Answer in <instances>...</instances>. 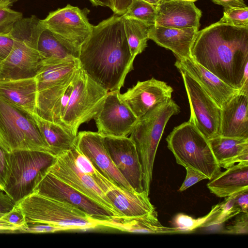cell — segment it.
Listing matches in <instances>:
<instances>
[{"label":"cell","instance_id":"cell-1","mask_svg":"<svg viewBox=\"0 0 248 248\" xmlns=\"http://www.w3.org/2000/svg\"><path fill=\"white\" fill-rule=\"evenodd\" d=\"M81 68L108 92L120 90L133 62L122 16L114 15L93 27L81 46L78 57Z\"/></svg>","mask_w":248,"mask_h":248},{"label":"cell","instance_id":"cell-2","mask_svg":"<svg viewBox=\"0 0 248 248\" xmlns=\"http://www.w3.org/2000/svg\"><path fill=\"white\" fill-rule=\"evenodd\" d=\"M190 58L239 91L248 67V28L218 21L198 31Z\"/></svg>","mask_w":248,"mask_h":248},{"label":"cell","instance_id":"cell-3","mask_svg":"<svg viewBox=\"0 0 248 248\" xmlns=\"http://www.w3.org/2000/svg\"><path fill=\"white\" fill-rule=\"evenodd\" d=\"M44 29L41 19L34 15L15 23L11 31L13 46L0 69V79L35 77L43 64L38 44Z\"/></svg>","mask_w":248,"mask_h":248},{"label":"cell","instance_id":"cell-4","mask_svg":"<svg viewBox=\"0 0 248 248\" xmlns=\"http://www.w3.org/2000/svg\"><path fill=\"white\" fill-rule=\"evenodd\" d=\"M180 111V107L171 98L165 100L140 118L130 133L141 165L143 189L148 195L159 143L169 119Z\"/></svg>","mask_w":248,"mask_h":248},{"label":"cell","instance_id":"cell-5","mask_svg":"<svg viewBox=\"0 0 248 248\" xmlns=\"http://www.w3.org/2000/svg\"><path fill=\"white\" fill-rule=\"evenodd\" d=\"M166 140L177 164L201 172L209 180L221 172L208 140L189 120L174 127Z\"/></svg>","mask_w":248,"mask_h":248},{"label":"cell","instance_id":"cell-6","mask_svg":"<svg viewBox=\"0 0 248 248\" xmlns=\"http://www.w3.org/2000/svg\"><path fill=\"white\" fill-rule=\"evenodd\" d=\"M27 222H40L65 227L73 230L99 227L95 219L67 203L32 192L17 202Z\"/></svg>","mask_w":248,"mask_h":248},{"label":"cell","instance_id":"cell-7","mask_svg":"<svg viewBox=\"0 0 248 248\" xmlns=\"http://www.w3.org/2000/svg\"><path fill=\"white\" fill-rule=\"evenodd\" d=\"M0 143L8 153L36 150L52 154L32 115L0 97Z\"/></svg>","mask_w":248,"mask_h":248},{"label":"cell","instance_id":"cell-8","mask_svg":"<svg viewBox=\"0 0 248 248\" xmlns=\"http://www.w3.org/2000/svg\"><path fill=\"white\" fill-rule=\"evenodd\" d=\"M56 156L36 150H16L10 153V171L3 191L16 203L31 194L38 176L53 164Z\"/></svg>","mask_w":248,"mask_h":248},{"label":"cell","instance_id":"cell-9","mask_svg":"<svg viewBox=\"0 0 248 248\" xmlns=\"http://www.w3.org/2000/svg\"><path fill=\"white\" fill-rule=\"evenodd\" d=\"M108 92L80 67L62 120L63 126L77 136L80 125L96 116Z\"/></svg>","mask_w":248,"mask_h":248},{"label":"cell","instance_id":"cell-10","mask_svg":"<svg viewBox=\"0 0 248 248\" xmlns=\"http://www.w3.org/2000/svg\"><path fill=\"white\" fill-rule=\"evenodd\" d=\"M90 10L67 4L50 12L41 22L44 28L67 47L79 54L82 45L89 37L93 26L87 17Z\"/></svg>","mask_w":248,"mask_h":248},{"label":"cell","instance_id":"cell-11","mask_svg":"<svg viewBox=\"0 0 248 248\" xmlns=\"http://www.w3.org/2000/svg\"><path fill=\"white\" fill-rule=\"evenodd\" d=\"M45 197L67 203L95 219L116 216L112 212L83 195L46 170L37 177L33 192Z\"/></svg>","mask_w":248,"mask_h":248},{"label":"cell","instance_id":"cell-12","mask_svg":"<svg viewBox=\"0 0 248 248\" xmlns=\"http://www.w3.org/2000/svg\"><path fill=\"white\" fill-rule=\"evenodd\" d=\"M182 77L190 108L189 120L207 139L220 135L221 108L187 73L178 68Z\"/></svg>","mask_w":248,"mask_h":248},{"label":"cell","instance_id":"cell-13","mask_svg":"<svg viewBox=\"0 0 248 248\" xmlns=\"http://www.w3.org/2000/svg\"><path fill=\"white\" fill-rule=\"evenodd\" d=\"M71 149L57 155L47 170L116 216H120L111 202L93 179L77 167Z\"/></svg>","mask_w":248,"mask_h":248},{"label":"cell","instance_id":"cell-14","mask_svg":"<svg viewBox=\"0 0 248 248\" xmlns=\"http://www.w3.org/2000/svg\"><path fill=\"white\" fill-rule=\"evenodd\" d=\"M120 94V90L108 92L94 118L97 132L103 136L127 137L139 120Z\"/></svg>","mask_w":248,"mask_h":248},{"label":"cell","instance_id":"cell-15","mask_svg":"<svg viewBox=\"0 0 248 248\" xmlns=\"http://www.w3.org/2000/svg\"><path fill=\"white\" fill-rule=\"evenodd\" d=\"M106 149L116 168L132 188L141 193L143 172L134 141L127 137L103 136Z\"/></svg>","mask_w":248,"mask_h":248},{"label":"cell","instance_id":"cell-16","mask_svg":"<svg viewBox=\"0 0 248 248\" xmlns=\"http://www.w3.org/2000/svg\"><path fill=\"white\" fill-rule=\"evenodd\" d=\"M75 146L107 179L119 186L135 191L114 164L105 147L103 136L97 132L80 131L77 134Z\"/></svg>","mask_w":248,"mask_h":248},{"label":"cell","instance_id":"cell-17","mask_svg":"<svg viewBox=\"0 0 248 248\" xmlns=\"http://www.w3.org/2000/svg\"><path fill=\"white\" fill-rule=\"evenodd\" d=\"M173 91L166 82L152 78L138 81L120 96L139 119L158 104L171 98Z\"/></svg>","mask_w":248,"mask_h":248},{"label":"cell","instance_id":"cell-18","mask_svg":"<svg viewBox=\"0 0 248 248\" xmlns=\"http://www.w3.org/2000/svg\"><path fill=\"white\" fill-rule=\"evenodd\" d=\"M78 70L63 81L38 92L37 115L63 126L62 120L74 87Z\"/></svg>","mask_w":248,"mask_h":248},{"label":"cell","instance_id":"cell-19","mask_svg":"<svg viewBox=\"0 0 248 248\" xmlns=\"http://www.w3.org/2000/svg\"><path fill=\"white\" fill-rule=\"evenodd\" d=\"M174 65L187 73L221 108L239 90L227 84L191 58L178 59Z\"/></svg>","mask_w":248,"mask_h":248},{"label":"cell","instance_id":"cell-20","mask_svg":"<svg viewBox=\"0 0 248 248\" xmlns=\"http://www.w3.org/2000/svg\"><path fill=\"white\" fill-rule=\"evenodd\" d=\"M154 25L199 30L202 11L194 2L179 0H162L156 6Z\"/></svg>","mask_w":248,"mask_h":248},{"label":"cell","instance_id":"cell-21","mask_svg":"<svg viewBox=\"0 0 248 248\" xmlns=\"http://www.w3.org/2000/svg\"><path fill=\"white\" fill-rule=\"evenodd\" d=\"M220 135L248 139V94L239 92L221 108Z\"/></svg>","mask_w":248,"mask_h":248},{"label":"cell","instance_id":"cell-22","mask_svg":"<svg viewBox=\"0 0 248 248\" xmlns=\"http://www.w3.org/2000/svg\"><path fill=\"white\" fill-rule=\"evenodd\" d=\"M157 212L144 215L125 217L113 216L104 219H95L99 227L115 229L122 232L151 234L182 233L175 227L163 226L158 219Z\"/></svg>","mask_w":248,"mask_h":248},{"label":"cell","instance_id":"cell-23","mask_svg":"<svg viewBox=\"0 0 248 248\" xmlns=\"http://www.w3.org/2000/svg\"><path fill=\"white\" fill-rule=\"evenodd\" d=\"M195 28L177 29L153 25L148 39L171 50L178 59L190 58V50L197 32Z\"/></svg>","mask_w":248,"mask_h":248},{"label":"cell","instance_id":"cell-24","mask_svg":"<svg viewBox=\"0 0 248 248\" xmlns=\"http://www.w3.org/2000/svg\"><path fill=\"white\" fill-rule=\"evenodd\" d=\"M38 88L35 77L0 79V97L30 114L36 113Z\"/></svg>","mask_w":248,"mask_h":248},{"label":"cell","instance_id":"cell-25","mask_svg":"<svg viewBox=\"0 0 248 248\" xmlns=\"http://www.w3.org/2000/svg\"><path fill=\"white\" fill-rule=\"evenodd\" d=\"M105 194L120 216L138 217L156 211L145 191L139 193L116 186Z\"/></svg>","mask_w":248,"mask_h":248},{"label":"cell","instance_id":"cell-26","mask_svg":"<svg viewBox=\"0 0 248 248\" xmlns=\"http://www.w3.org/2000/svg\"><path fill=\"white\" fill-rule=\"evenodd\" d=\"M226 169L207 184L211 193L226 198L248 189V162H239Z\"/></svg>","mask_w":248,"mask_h":248},{"label":"cell","instance_id":"cell-27","mask_svg":"<svg viewBox=\"0 0 248 248\" xmlns=\"http://www.w3.org/2000/svg\"><path fill=\"white\" fill-rule=\"evenodd\" d=\"M208 141L220 168L227 169L235 163L248 162V139L219 135Z\"/></svg>","mask_w":248,"mask_h":248},{"label":"cell","instance_id":"cell-28","mask_svg":"<svg viewBox=\"0 0 248 248\" xmlns=\"http://www.w3.org/2000/svg\"><path fill=\"white\" fill-rule=\"evenodd\" d=\"M31 115L52 154L57 155L75 146L77 136L67 129L42 118L36 113Z\"/></svg>","mask_w":248,"mask_h":248},{"label":"cell","instance_id":"cell-29","mask_svg":"<svg viewBox=\"0 0 248 248\" xmlns=\"http://www.w3.org/2000/svg\"><path fill=\"white\" fill-rule=\"evenodd\" d=\"M80 67L78 58L43 63L35 77L38 92L63 81Z\"/></svg>","mask_w":248,"mask_h":248},{"label":"cell","instance_id":"cell-30","mask_svg":"<svg viewBox=\"0 0 248 248\" xmlns=\"http://www.w3.org/2000/svg\"><path fill=\"white\" fill-rule=\"evenodd\" d=\"M38 48L43 63L78 57V54L67 47L45 28L40 36Z\"/></svg>","mask_w":248,"mask_h":248},{"label":"cell","instance_id":"cell-31","mask_svg":"<svg viewBox=\"0 0 248 248\" xmlns=\"http://www.w3.org/2000/svg\"><path fill=\"white\" fill-rule=\"evenodd\" d=\"M124 30L132 58L147 46L150 26L134 18L122 16Z\"/></svg>","mask_w":248,"mask_h":248},{"label":"cell","instance_id":"cell-32","mask_svg":"<svg viewBox=\"0 0 248 248\" xmlns=\"http://www.w3.org/2000/svg\"><path fill=\"white\" fill-rule=\"evenodd\" d=\"M71 150L77 167L90 176L105 194L117 186L98 171L88 158L78 151L76 146Z\"/></svg>","mask_w":248,"mask_h":248},{"label":"cell","instance_id":"cell-33","mask_svg":"<svg viewBox=\"0 0 248 248\" xmlns=\"http://www.w3.org/2000/svg\"><path fill=\"white\" fill-rule=\"evenodd\" d=\"M122 16L135 18L152 26L155 24L156 17V6L143 0H133Z\"/></svg>","mask_w":248,"mask_h":248},{"label":"cell","instance_id":"cell-34","mask_svg":"<svg viewBox=\"0 0 248 248\" xmlns=\"http://www.w3.org/2000/svg\"><path fill=\"white\" fill-rule=\"evenodd\" d=\"M214 206V214L211 219L207 223L206 227L221 224L241 213V209L234 203V194L226 197L222 202Z\"/></svg>","mask_w":248,"mask_h":248},{"label":"cell","instance_id":"cell-35","mask_svg":"<svg viewBox=\"0 0 248 248\" xmlns=\"http://www.w3.org/2000/svg\"><path fill=\"white\" fill-rule=\"evenodd\" d=\"M214 212V207L205 216L194 218L182 213L176 215L173 218L171 224L183 233L191 232L198 228L206 227L207 223L211 220Z\"/></svg>","mask_w":248,"mask_h":248},{"label":"cell","instance_id":"cell-36","mask_svg":"<svg viewBox=\"0 0 248 248\" xmlns=\"http://www.w3.org/2000/svg\"><path fill=\"white\" fill-rule=\"evenodd\" d=\"M219 21L232 25L248 28V7L224 8Z\"/></svg>","mask_w":248,"mask_h":248},{"label":"cell","instance_id":"cell-37","mask_svg":"<svg viewBox=\"0 0 248 248\" xmlns=\"http://www.w3.org/2000/svg\"><path fill=\"white\" fill-rule=\"evenodd\" d=\"M8 6H0V34L11 33L14 25L21 19L23 14Z\"/></svg>","mask_w":248,"mask_h":248},{"label":"cell","instance_id":"cell-38","mask_svg":"<svg viewBox=\"0 0 248 248\" xmlns=\"http://www.w3.org/2000/svg\"><path fill=\"white\" fill-rule=\"evenodd\" d=\"M71 231L65 227L40 222H27L26 225L20 227L17 232L29 233H53L62 231Z\"/></svg>","mask_w":248,"mask_h":248},{"label":"cell","instance_id":"cell-39","mask_svg":"<svg viewBox=\"0 0 248 248\" xmlns=\"http://www.w3.org/2000/svg\"><path fill=\"white\" fill-rule=\"evenodd\" d=\"M222 232L232 234H248V213H241L232 224L224 228Z\"/></svg>","mask_w":248,"mask_h":248},{"label":"cell","instance_id":"cell-40","mask_svg":"<svg viewBox=\"0 0 248 248\" xmlns=\"http://www.w3.org/2000/svg\"><path fill=\"white\" fill-rule=\"evenodd\" d=\"M9 155L0 143V186L3 191L10 171Z\"/></svg>","mask_w":248,"mask_h":248},{"label":"cell","instance_id":"cell-41","mask_svg":"<svg viewBox=\"0 0 248 248\" xmlns=\"http://www.w3.org/2000/svg\"><path fill=\"white\" fill-rule=\"evenodd\" d=\"M1 218L18 227L25 225L27 223L24 213L16 204L14 209L5 214Z\"/></svg>","mask_w":248,"mask_h":248},{"label":"cell","instance_id":"cell-42","mask_svg":"<svg viewBox=\"0 0 248 248\" xmlns=\"http://www.w3.org/2000/svg\"><path fill=\"white\" fill-rule=\"evenodd\" d=\"M185 168L186 170V177L179 189L180 192L185 191L201 180L207 179L204 175L197 170L188 167Z\"/></svg>","mask_w":248,"mask_h":248},{"label":"cell","instance_id":"cell-43","mask_svg":"<svg viewBox=\"0 0 248 248\" xmlns=\"http://www.w3.org/2000/svg\"><path fill=\"white\" fill-rule=\"evenodd\" d=\"M13 46L11 33L0 34V69L3 62L9 55Z\"/></svg>","mask_w":248,"mask_h":248},{"label":"cell","instance_id":"cell-44","mask_svg":"<svg viewBox=\"0 0 248 248\" xmlns=\"http://www.w3.org/2000/svg\"><path fill=\"white\" fill-rule=\"evenodd\" d=\"M16 203L8 194L0 190V218L14 209Z\"/></svg>","mask_w":248,"mask_h":248},{"label":"cell","instance_id":"cell-45","mask_svg":"<svg viewBox=\"0 0 248 248\" xmlns=\"http://www.w3.org/2000/svg\"><path fill=\"white\" fill-rule=\"evenodd\" d=\"M109 8L115 15L122 16L124 15L133 0H108Z\"/></svg>","mask_w":248,"mask_h":248},{"label":"cell","instance_id":"cell-46","mask_svg":"<svg viewBox=\"0 0 248 248\" xmlns=\"http://www.w3.org/2000/svg\"><path fill=\"white\" fill-rule=\"evenodd\" d=\"M234 201L241 213H248V189L234 194Z\"/></svg>","mask_w":248,"mask_h":248},{"label":"cell","instance_id":"cell-47","mask_svg":"<svg viewBox=\"0 0 248 248\" xmlns=\"http://www.w3.org/2000/svg\"><path fill=\"white\" fill-rule=\"evenodd\" d=\"M215 3L224 8L246 7L244 0H212Z\"/></svg>","mask_w":248,"mask_h":248},{"label":"cell","instance_id":"cell-48","mask_svg":"<svg viewBox=\"0 0 248 248\" xmlns=\"http://www.w3.org/2000/svg\"><path fill=\"white\" fill-rule=\"evenodd\" d=\"M20 227L15 226L0 218V233L17 232Z\"/></svg>","mask_w":248,"mask_h":248},{"label":"cell","instance_id":"cell-49","mask_svg":"<svg viewBox=\"0 0 248 248\" xmlns=\"http://www.w3.org/2000/svg\"><path fill=\"white\" fill-rule=\"evenodd\" d=\"M93 6H103L109 7V3L108 0H89Z\"/></svg>","mask_w":248,"mask_h":248},{"label":"cell","instance_id":"cell-50","mask_svg":"<svg viewBox=\"0 0 248 248\" xmlns=\"http://www.w3.org/2000/svg\"><path fill=\"white\" fill-rule=\"evenodd\" d=\"M155 6L158 5L162 0H143Z\"/></svg>","mask_w":248,"mask_h":248},{"label":"cell","instance_id":"cell-51","mask_svg":"<svg viewBox=\"0 0 248 248\" xmlns=\"http://www.w3.org/2000/svg\"><path fill=\"white\" fill-rule=\"evenodd\" d=\"M0 6H9L8 3L6 0H0Z\"/></svg>","mask_w":248,"mask_h":248},{"label":"cell","instance_id":"cell-52","mask_svg":"<svg viewBox=\"0 0 248 248\" xmlns=\"http://www.w3.org/2000/svg\"><path fill=\"white\" fill-rule=\"evenodd\" d=\"M6 1L8 3L9 6L11 7L13 4L19 0H6Z\"/></svg>","mask_w":248,"mask_h":248},{"label":"cell","instance_id":"cell-53","mask_svg":"<svg viewBox=\"0 0 248 248\" xmlns=\"http://www.w3.org/2000/svg\"><path fill=\"white\" fill-rule=\"evenodd\" d=\"M179 0L186 1H190V2H194L197 0Z\"/></svg>","mask_w":248,"mask_h":248},{"label":"cell","instance_id":"cell-54","mask_svg":"<svg viewBox=\"0 0 248 248\" xmlns=\"http://www.w3.org/2000/svg\"><path fill=\"white\" fill-rule=\"evenodd\" d=\"M0 190H2V189L1 187H0Z\"/></svg>","mask_w":248,"mask_h":248}]
</instances>
